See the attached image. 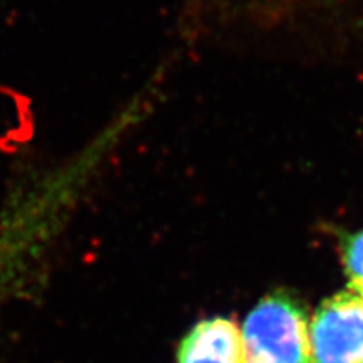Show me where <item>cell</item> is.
Returning <instances> with one entry per match:
<instances>
[{
  "label": "cell",
  "instance_id": "7a4b0ae2",
  "mask_svg": "<svg viewBox=\"0 0 363 363\" xmlns=\"http://www.w3.org/2000/svg\"><path fill=\"white\" fill-rule=\"evenodd\" d=\"M313 363H363V298L352 289L325 299L310 326Z\"/></svg>",
  "mask_w": 363,
  "mask_h": 363
},
{
  "label": "cell",
  "instance_id": "6da1fadb",
  "mask_svg": "<svg viewBox=\"0 0 363 363\" xmlns=\"http://www.w3.org/2000/svg\"><path fill=\"white\" fill-rule=\"evenodd\" d=\"M246 363H313L305 308L283 291L267 294L244 320Z\"/></svg>",
  "mask_w": 363,
  "mask_h": 363
},
{
  "label": "cell",
  "instance_id": "277c9868",
  "mask_svg": "<svg viewBox=\"0 0 363 363\" xmlns=\"http://www.w3.org/2000/svg\"><path fill=\"white\" fill-rule=\"evenodd\" d=\"M342 264L353 293L363 298V229L338 235Z\"/></svg>",
  "mask_w": 363,
  "mask_h": 363
},
{
  "label": "cell",
  "instance_id": "3957f363",
  "mask_svg": "<svg viewBox=\"0 0 363 363\" xmlns=\"http://www.w3.org/2000/svg\"><path fill=\"white\" fill-rule=\"evenodd\" d=\"M177 363H246L242 335L227 318L199 321L179 343Z\"/></svg>",
  "mask_w": 363,
  "mask_h": 363
}]
</instances>
